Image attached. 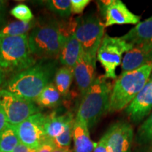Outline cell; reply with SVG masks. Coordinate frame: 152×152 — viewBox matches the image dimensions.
Listing matches in <instances>:
<instances>
[{
  "mask_svg": "<svg viewBox=\"0 0 152 152\" xmlns=\"http://www.w3.org/2000/svg\"><path fill=\"white\" fill-rule=\"evenodd\" d=\"M57 71L55 59H42L31 67L11 76L4 90L24 99L35 102L45 87L52 83Z\"/></svg>",
  "mask_w": 152,
  "mask_h": 152,
  "instance_id": "obj_1",
  "label": "cell"
},
{
  "mask_svg": "<svg viewBox=\"0 0 152 152\" xmlns=\"http://www.w3.org/2000/svg\"><path fill=\"white\" fill-rule=\"evenodd\" d=\"M112 88V83L104 75L96 77L83 95L75 118L85 123L88 128H93L109 111Z\"/></svg>",
  "mask_w": 152,
  "mask_h": 152,
  "instance_id": "obj_2",
  "label": "cell"
},
{
  "mask_svg": "<svg viewBox=\"0 0 152 152\" xmlns=\"http://www.w3.org/2000/svg\"><path fill=\"white\" fill-rule=\"evenodd\" d=\"M35 63V57L29 47L28 35L0 37V68L4 80L6 76L10 78Z\"/></svg>",
  "mask_w": 152,
  "mask_h": 152,
  "instance_id": "obj_3",
  "label": "cell"
},
{
  "mask_svg": "<svg viewBox=\"0 0 152 152\" xmlns=\"http://www.w3.org/2000/svg\"><path fill=\"white\" fill-rule=\"evenodd\" d=\"M152 72V63L121 74L112 88L109 112L121 111L135 98L147 83Z\"/></svg>",
  "mask_w": 152,
  "mask_h": 152,
  "instance_id": "obj_4",
  "label": "cell"
},
{
  "mask_svg": "<svg viewBox=\"0 0 152 152\" xmlns=\"http://www.w3.org/2000/svg\"><path fill=\"white\" fill-rule=\"evenodd\" d=\"M64 39L60 23L54 19L36 23L28 35V43L32 54L41 60L58 58Z\"/></svg>",
  "mask_w": 152,
  "mask_h": 152,
  "instance_id": "obj_5",
  "label": "cell"
},
{
  "mask_svg": "<svg viewBox=\"0 0 152 152\" xmlns=\"http://www.w3.org/2000/svg\"><path fill=\"white\" fill-rule=\"evenodd\" d=\"M104 23L94 14H88L75 18L74 35L80 43L85 54L96 58V54L104 36Z\"/></svg>",
  "mask_w": 152,
  "mask_h": 152,
  "instance_id": "obj_6",
  "label": "cell"
},
{
  "mask_svg": "<svg viewBox=\"0 0 152 152\" xmlns=\"http://www.w3.org/2000/svg\"><path fill=\"white\" fill-rule=\"evenodd\" d=\"M134 45L123 39L121 37H110L104 35L97 51L96 58L104 69V77L106 79H115V71L122 63L123 53L129 52Z\"/></svg>",
  "mask_w": 152,
  "mask_h": 152,
  "instance_id": "obj_7",
  "label": "cell"
},
{
  "mask_svg": "<svg viewBox=\"0 0 152 152\" xmlns=\"http://www.w3.org/2000/svg\"><path fill=\"white\" fill-rule=\"evenodd\" d=\"M0 108L7 122L17 125L34 114L39 113V106L35 102L19 97L4 89H0Z\"/></svg>",
  "mask_w": 152,
  "mask_h": 152,
  "instance_id": "obj_8",
  "label": "cell"
},
{
  "mask_svg": "<svg viewBox=\"0 0 152 152\" xmlns=\"http://www.w3.org/2000/svg\"><path fill=\"white\" fill-rule=\"evenodd\" d=\"M45 123V115L39 112L14 125L20 142L28 147L38 149L47 139Z\"/></svg>",
  "mask_w": 152,
  "mask_h": 152,
  "instance_id": "obj_9",
  "label": "cell"
},
{
  "mask_svg": "<svg viewBox=\"0 0 152 152\" xmlns=\"http://www.w3.org/2000/svg\"><path fill=\"white\" fill-rule=\"evenodd\" d=\"M96 4L104 19L105 28L113 25H134L140 22V16L131 12L121 0L98 1Z\"/></svg>",
  "mask_w": 152,
  "mask_h": 152,
  "instance_id": "obj_10",
  "label": "cell"
},
{
  "mask_svg": "<svg viewBox=\"0 0 152 152\" xmlns=\"http://www.w3.org/2000/svg\"><path fill=\"white\" fill-rule=\"evenodd\" d=\"M104 136L109 152H131L134 132L129 123L126 121L115 123Z\"/></svg>",
  "mask_w": 152,
  "mask_h": 152,
  "instance_id": "obj_11",
  "label": "cell"
},
{
  "mask_svg": "<svg viewBox=\"0 0 152 152\" xmlns=\"http://www.w3.org/2000/svg\"><path fill=\"white\" fill-rule=\"evenodd\" d=\"M152 110V72L147 83L132 102L125 108V113L134 123H139Z\"/></svg>",
  "mask_w": 152,
  "mask_h": 152,
  "instance_id": "obj_12",
  "label": "cell"
},
{
  "mask_svg": "<svg viewBox=\"0 0 152 152\" xmlns=\"http://www.w3.org/2000/svg\"><path fill=\"white\" fill-rule=\"evenodd\" d=\"M96 60L83 52L73 68V77L81 94L83 95L96 79Z\"/></svg>",
  "mask_w": 152,
  "mask_h": 152,
  "instance_id": "obj_13",
  "label": "cell"
},
{
  "mask_svg": "<svg viewBox=\"0 0 152 152\" xmlns=\"http://www.w3.org/2000/svg\"><path fill=\"white\" fill-rule=\"evenodd\" d=\"M150 63H152V44L134 45L123 57L122 73L134 71Z\"/></svg>",
  "mask_w": 152,
  "mask_h": 152,
  "instance_id": "obj_14",
  "label": "cell"
},
{
  "mask_svg": "<svg viewBox=\"0 0 152 152\" xmlns=\"http://www.w3.org/2000/svg\"><path fill=\"white\" fill-rule=\"evenodd\" d=\"M82 52L83 49L80 43L75 37L74 33H72L65 37L61 49L58 59L63 66L73 69Z\"/></svg>",
  "mask_w": 152,
  "mask_h": 152,
  "instance_id": "obj_15",
  "label": "cell"
},
{
  "mask_svg": "<svg viewBox=\"0 0 152 152\" xmlns=\"http://www.w3.org/2000/svg\"><path fill=\"white\" fill-rule=\"evenodd\" d=\"M73 140L74 152H93L97 144L91 140L87 125L75 118L73 128Z\"/></svg>",
  "mask_w": 152,
  "mask_h": 152,
  "instance_id": "obj_16",
  "label": "cell"
},
{
  "mask_svg": "<svg viewBox=\"0 0 152 152\" xmlns=\"http://www.w3.org/2000/svg\"><path fill=\"white\" fill-rule=\"evenodd\" d=\"M121 37L134 46L141 44H152V16L139 23L128 33Z\"/></svg>",
  "mask_w": 152,
  "mask_h": 152,
  "instance_id": "obj_17",
  "label": "cell"
},
{
  "mask_svg": "<svg viewBox=\"0 0 152 152\" xmlns=\"http://www.w3.org/2000/svg\"><path fill=\"white\" fill-rule=\"evenodd\" d=\"M73 118V115L70 112L60 115H57L55 113L45 115V130L47 138L54 140L61 134L65 130L68 121Z\"/></svg>",
  "mask_w": 152,
  "mask_h": 152,
  "instance_id": "obj_18",
  "label": "cell"
},
{
  "mask_svg": "<svg viewBox=\"0 0 152 152\" xmlns=\"http://www.w3.org/2000/svg\"><path fill=\"white\" fill-rule=\"evenodd\" d=\"M61 96L54 83H51L45 87L35 103L41 107H57L61 103Z\"/></svg>",
  "mask_w": 152,
  "mask_h": 152,
  "instance_id": "obj_19",
  "label": "cell"
},
{
  "mask_svg": "<svg viewBox=\"0 0 152 152\" xmlns=\"http://www.w3.org/2000/svg\"><path fill=\"white\" fill-rule=\"evenodd\" d=\"M37 23L35 20L31 22H23L20 20L12 21L6 24L0 29V37H15L28 35L27 33L31 31L35 27Z\"/></svg>",
  "mask_w": 152,
  "mask_h": 152,
  "instance_id": "obj_20",
  "label": "cell"
},
{
  "mask_svg": "<svg viewBox=\"0 0 152 152\" xmlns=\"http://www.w3.org/2000/svg\"><path fill=\"white\" fill-rule=\"evenodd\" d=\"M73 70L66 66L57 69L54 77V84L63 96H66L70 92L73 79Z\"/></svg>",
  "mask_w": 152,
  "mask_h": 152,
  "instance_id": "obj_21",
  "label": "cell"
},
{
  "mask_svg": "<svg viewBox=\"0 0 152 152\" xmlns=\"http://www.w3.org/2000/svg\"><path fill=\"white\" fill-rule=\"evenodd\" d=\"M20 143L18 134L14 125L11 124L0 132V151L2 152H13Z\"/></svg>",
  "mask_w": 152,
  "mask_h": 152,
  "instance_id": "obj_22",
  "label": "cell"
},
{
  "mask_svg": "<svg viewBox=\"0 0 152 152\" xmlns=\"http://www.w3.org/2000/svg\"><path fill=\"white\" fill-rule=\"evenodd\" d=\"M45 4L48 10L61 18L66 19L72 14L71 0H48Z\"/></svg>",
  "mask_w": 152,
  "mask_h": 152,
  "instance_id": "obj_23",
  "label": "cell"
},
{
  "mask_svg": "<svg viewBox=\"0 0 152 152\" xmlns=\"http://www.w3.org/2000/svg\"><path fill=\"white\" fill-rule=\"evenodd\" d=\"M136 141L140 144H147L152 142V113L138 129Z\"/></svg>",
  "mask_w": 152,
  "mask_h": 152,
  "instance_id": "obj_24",
  "label": "cell"
},
{
  "mask_svg": "<svg viewBox=\"0 0 152 152\" xmlns=\"http://www.w3.org/2000/svg\"><path fill=\"white\" fill-rule=\"evenodd\" d=\"M74 120H75V118L70 120L67 123V125H66L64 132L61 134H60L59 136L55 138L54 140H53L56 147L63 148V149L70 148L72 139H73V128Z\"/></svg>",
  "mask_w": 152,
  "mask_h": 152,
  "instance_id": "obj_25",
  "label": "cell"
},
{
  "mask_svg": "<svg viewBox=\"0 0 152 152\" xmlns=\"http://www.w3.org/2000/svg\"><path fill=\"white\" fill-rule=\"evenodd\" d=\"M10 14L16 19L23 22H31L34 16L31 10L25 4H19L10 11Z\"/></svg>",
  "mask_w": 152,
  "mask_h": 152,
  "instance_id": "obj_26",
  "label": "cell"
},
{
  "mask_svg": "<svg viewBox=\"0 0 152 152\" xmlns=\"http://www.w3.org/2000/svg\"><path fill=\"white\" fill-rule=\"evenodd\" d=\"M90 2V0H71V14H81Z\"/></svg>",
  "mask_w": 152,
  "mask_h": 152,
  "instance_id": "obj_27",
  "label": "cell"
},
{
  "mask_svg": "<svg viewBox=\"0 0 152 152\" xmlns=\"http://www.w3.org/2000/svg\"><path fill=\"white\" fill-rule=\"evenodd\" d=\"M56 145H55L53 140L47 138L42 144L38 147L37 149V152H53Z\"/></svg>",
  "mask_w": 152,
  "mask_h": 152,
  "instance_id": "obj_28",
  "label": "cell"
},
{
  "mask_svg": "<svg viewBox=\"0 0 152 152\" xmlns=\"http://www.w3.org/2000/svg\"><path fill=\"white\" fill-rule=\"evenodd\" d=\"M7 1L0 0V29L6 25L7 17Z\"/></svg>",
  "mask_w": 152,
  "mask_h": 152,
  "instance_id": "obj_29",
  "label": "cell"
},
{
  "mask_svg": "<svg viewBox=\"0 0 152 152\" xmlns=\"http://www.w3.org/2000/svg\"><path fill=\"white\" fill-rule=\"evenodd\" d=\"M93 152H109L107 150V147H106L105 137L104 135L102 137L99 141L96 144V147Z\"/></svg>",
  "mask_w": 152,
  "mask_h": 152,
  "instance_id": "obj_30",
  "label": "cell"
},
{
  "mask_svg": "<svg viewBox=\"0 0 152 152\" xmlns=\"http://www.w3.org/2000/svg\"><path fill=\"white\" fill-rule=\"evenodd\" d=\"M37 149L32 148L22 144L21 142L18 144V145L15 148L13 152H37Z\"/></svg>",
  "mask_w": 152,
  "mask_h": 152,
  "instance_id": "obj_31",
  "label": "cell"
},
{
  "mask_svg": "<svg viewBox=\"0 0 152 152\" xmlns=\"http://www.w3.org/2000/svg\"><path fill=\"white\" fill-rule=\"evenodd\" d=\"M7 124H8V122H7L5 113H4L2 109L0 108V132L7 126Z\"/></svg>",
  "mask_w": 152,
  "mask_h": 152,
  "instance_id": "obj_32",
  "label": "cell"
},
{
  "mask_svg": "<svg viewBox=\"0 0 152 152\" xmlns=\"http://www.w3.org/2000/svg\"><path fill=\"white\" fill-rule=\"evenodd\" d=\"M53 152H73L72 150L70 148H65V149H63V148H58L56 147L55 148Z\"/></svg>",
  "mask_w": 152,
  "mask_h": 152,
  "instance_id": "obj_33",
  "label": "cell"
},
{
  "mask_svg": "<svg viewBox=\"0 0 152 152\" xmlns=\"http://www.w3.org/2000/svg\"><path fill=\"white\" fill-rule=\"evenodd\" d=\"M4 76L2 74V72H1V68H0V86L2 85L3 83H4Z\"/></svg>",
  "mask_w": 152,
  "mask_h": 152,
  "instance_id": "obj_34",
  "label": "cell"
},
{
  "mask_svg": "<svg viewBox=\"0 0 152 152\" xmlns=\"http://www.w3.org/2000/svg\"><path fill=\"white\" fill-rule=\"evenodd\" d=\"M142 152H152V149H148V150H147V151H142Z\"/></svg>",
  "mask_w": 152,
  "mask_h": 152,
  "instance_id": "obj_35",
  "label": "cell"
},
{
  "mask_svg": "<svg viewBox=\"0 0 152 152\" xmlns=\"http://www.w3.org/2000/svg\"><path fill=\"white\" fill-rule=\"evenodd\" d=\"M0 152H2V151H0Z\"/></svg>",
  "mask_w": 152,
  "mask_h": 152,
  "instance_id": "obj_36",
  "label": "cell"
},
{
  "mask_svg": "<svg viewBox=\"0 0 152 152\" xmlns=\"http://www.w3.org/2000/svg\"><path fill=\"white\" fill-rule=\"evenodd\" d=\"M151 144H152V142H151Z\"/></svg>",
  "mask_w": 152,
  "mask_h": 152,
  "instance_id": "obj_37",
  "label": "cell"
}]
</instances>
